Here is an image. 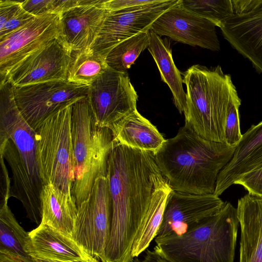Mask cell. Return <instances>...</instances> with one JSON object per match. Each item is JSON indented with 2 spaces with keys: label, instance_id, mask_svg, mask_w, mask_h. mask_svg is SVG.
<instances>
[{
  "label": "cell",
  "instance_id": "1",
  "mask_svg": "<svg viewBox=\"0 0 262 262\" xmlns=\"http://www.w3.org/2000/svg\"><path fill=\"white\" fill-rule=\"evenodd\" d=\"M162 176L153 152L115 143L106 175L112 208L107 262L133 261V245Z\"/></svg>",
  "mask_w": 262,
  "mask_h": 262
},
{
  "label": "cell",
  "instance_id": "2",
  "mask_svg": "<svg viewBox=\"0 0 262 262\" xmlns=\"http://www.w3.org/2000/svg\"><path fill=\"white\" fill-rule=\"evenodd\" d=\"M236 147L207 140L185 122L154 154L172 190L193 194H213L217 176Z\"/></svg>",
  "mask_w": 262,
  "mask_h": 262
},
{
  "label": "cell",
  "instance_id": "3",
  "mask_svg": "<svg viewBox=\"0 0 262 262\" xmlns=\"http://www.w3.org/2000/svg\"><path fill=\"white\" fill-rule=\"evenodd\" d=\"M239 226L236 208L226 202L184 234L156 237L154 248L171 262H234Z\"/></svg>",
  "mask_w": 262,
  "mask_h": 262
},
{
  "label": "cell",
  "instance_id": "4",
  "mask_svg": "<svg viewBox=\"0 0 262 262\" xmlns=\"http://www.w3.org/2000/svg\"><path fill=\"white\" fill-rule=\"evenodd\" d=\"M183 81L187 89L185 122L202 138L224 143L229 105L237 91L231 75L220 66L208 69L195 64L183 73Z\"/></svg>",
  "mask_w": 262,
  "mask_h": 262
},
{
  "label": "cell",
  "instance_id": "5",
  "mask_svg": "<svg viewBox=\"0 0 262 262\" xmlns=\"http://www.w3.org/2000/svg\"><path fill=\"white\" fill-rule=\"evenodd\" d=\"M71 135L74 171L71 194L78 207L89 197L96 180L106 177L115 142L110 128L97 126L88 97L72 104Z\"/></svg>",
  "mask_w": 262,
  "mask_h": 262
},
{
  "label": "cell",
  "instance_id": "6",
  "mask_svg": "<svg viewBox=\"0 0 262 262\" xmlns=\"http://www.w3.org/2000/svg\"><path fill=\"white\" fill-rule=\"evenodd\" d=\"M74 103L53 113L35 130L37 160L43 185L52 184L69 194L74 181L71 135Z\"/></svg>",
  "mask_w": 262,
  "mask_h": 262
},
{
  "label": "cell",
  "instance_id": "7",
  "mask_svg": "<svg viewBox=\"0 0 262 262\" xmlns=\"http://www.w3.org/2000/svg\"><path fill=\"white\" fill-rule=\"evenodd\" d=\"M77 209L72 237L92 257L107 262L112 208L106 177L96 180L89 197Z\"/></svg>",
  "mask_w": 262,
  "mask_h": 262
},
{
  "label": "cell",
  "instance_id": "8",
  "mask_svg": "<svg viewBox=\"0 0 262 262\" xmlns=\"http://www.w3.org/2000/svg\"><path fill=\"white\" fill-rule=\"evenodd\" d=\"M16 104L35 130L60 108L87 97L89 86L68 80H55L13 87Z\"/></svg>",
  "mask_w": 262,
  "mask_h": 262
},
{
  "label": "cell",
  "instance_id": "9",
  "mask_svg": "<svg viewBox=\"0 0 262 262\" xmlns=\"http://www.w3.org/2000/svg\"><path fill=\"white\" fill-rule=\"evenodd\" d=\"M61 35V15L37 16L0 38L1 83L26 58Z\"/></svg>",
  "mask_w": 262,
  "mask_h": 262
},
{
  "label": "cell",
  "instance_id": "10",
  "mask_svg": "<svg viewBox=\"0 0 262 262\" xmlns=\"http://www.w3.org/2000/svg\"><path fill=\"white\" fill-rule=\"evenodd\" d=\"M97 126L109 128L137 110L138 96L127 73L108 69L89 86Z\"/></svg>",
  "mask_w": 262,
  "mask_h": 262
},
{
  "label": "cell",
  "instance_id": "11",
  "mask_svg": "<svg viewBox=\"0 0 262 262\" xmlns=\"http://www.w3.org/2000/svg\"><path fill=\"white\" fill-rule=\"evenodd\" d=\"M7 140L15 145L24 169L40 196L43 184L37 160L35 130L20 113L14 98L13 86L7 81L0 83V142Z\"/></svg>",
  "mask_w": 262,
  "mask_h": 262
},
{
  "label": "cell",
  "instance_id": "12",
  "mask_svg": "<svg viewBox=\"0 0 262 262\" xmlns=\"http://www.w3.org/2000/svg\"><path fill=\"white\" fill-rule=\"evenodd\" d=\"M233 14L220 28L230 45L262 73V0H232Z\"/></svg>",
  "mask_w": 262,
  "mask_h": 262
},
{
  "label": "cell",
  "instance_id": "13",
  "mask_svg": "<svg viewBox=\"0 0 262 262\" xmlns=\"http://www.w3.org/2000/svg\"><path fill=\"white\" fill-rule=\"evenodd\" d=\"M179 0L158 3L130 9L108 12L92 49L104 58L122 41L149 31L152 24Z\"/></svg>",
  "mask_w": 262,
  "mask_h": 262
},
{
  "label": "cell",
  "instance_id": "14",
  "mask_svg": "<svg viewBox=\"0 0 262 262\" xmlns=\"http://www.w3.org/2000/svg\"><path fill=\"white\" fill-rule=\"evenodd\" d=\"M225 203L214 193L193 194L172 190L156 237L184 234L219 211Z\"/></svg>",
  "mask_w": 262,
  "mask_h": 262
},
{
  "label": "cell",
  "instance_id": "15",
  "mask_svg": "<svg viewBox=\"0 0 262 262\" xmlns=\"http://www.w3.org/2000/svg\"><path fill=\"white\" fill-rule=\"evenodd\" d=\"M216 26L185 8L181 0L161 14L150 30L159 36L213 51L220 50Z\"/></svg>",
  "mask_w": 262,
  "mask_h": 262
},
{
  "label": "cell",
  "instance_id": "16",
  "mask_svg": "<svg viewBox=\"0 0 262 262\" xmlns=\"http://www.w3.org/2000/svg\"><path fill=\"white\" fill-rule=\"evenodd\" d=\"M71 54L60 37L24 60L9 74L6 81L17 87L67 80Z\"/></svg>",
  "mask_w": 262,
  "mask_h": 262
},
{
  "label": "cell",
  "instance_id": "17",
  "mask_svg": "<svg viewBox=\"0 0 262 262\" xmlns=\"http://www.w3.org/2000/svg\"><path fill=\"white\" fill-rule=\"evenodd\" d=\"M104 0H81L61 14V38L72 52L92 48L108 13Z\"/></svg>",
  "mask_w": 262,
  "mask_h": 262
},
{
  "label": "cell",
  "instance_id": "18",
  "mask_svg": "<svg viewBox=\"0 0 262 262\" xmlns=\"http://www.w3.org/2000/svg\"><path fill=\"white\" fill-rule=\"evenodd\" d=\"M30 256L33 258L63 262H100L90 255L73 238L54 228L40 224L29 232Z\"/></svg>",
  "mask_w": 262,
  "mask_h": 262
},
{
  "label": "cell",
  "instance_id": "19",
  "mask_svg": "<svg viewBox=\"0 0 262 262\" xmlns=\"http://www.w3.org/2000/svg\"><path fill=\"white\" fill-rule=\"evenodd\" d=\"M262 166V121L242 135L233 156L220 172L214 194L219 196L244 174Z\"/></svg>",
  "mask_w": 262,
  "mask_h": 262
},
{
  "label": "cell",
  "instance_id": "20",
  "mask_svg": "<svg viewBox=\"0 0 262 262\" xmlns=\"http://www.w3.org/2000/svg\"><path fill=\"white\" fill-rule=\"evenodd\" d=\"M241 228L239 262H262V196L247 193L236 208Z\"/></svg>",
  "mask_w": 262,
  "mask_h": 262
},
{
  "label": "cell",
  "instance_id": "21",
  "mask_svg": "<svg viewBox=\"0 0 262 262\" xmlns=\"http://www.w3.org/2000/svg\"><path fill=\"white\" fill-rule=\"evenodd\" d=\"M115 143L156 154L165 139L157 127L137 110L109 128Z\"/></svg>",
  "mask_w": 262,
  "mask_h": 262
},
{
  "label": "cell",
  "instance_id": "22",
  "mask_svg": "<svg viewBox=\"0 0 262 262\" xmlns=\"http://www.w3.org/2000/svg\"><path fill=\"white\" fill-rule=\"evenodd\" d=\"M40 200L41 223L72 237L78 210L74 198L53 184H47L42 186Z\"/></svg>",
  "mask_w": 262,
  "mask_h": 262
},
{
  "label": "cell",
  "instance_id": "23",
  "mask_svg": "<svg viewBox=\"0 0 262 262\" xmlns=\"http://www.w3.org/2000/svg\"><path fill=\"white\" fill-rule=\"evenodd\" d=\"M148 50L160 71L161 80L172 92L174 104L181 114L187 108V97L183 88V79L173 61L169 43L150 30Z\"/></svg>",
  "mask_w": 262,
  "mask_h": 262
},
{
  "label": "cell",
  "instance_id": "24",
  "mask_svg": "<svg viewBox=\"0 0 262 262\" xmlns=\"http://www.w3.org/2000/svg\"><path fill=\"white\" fill-rule=\"evenodd\" d=\"M172 189L162 176L157 181L140 232L133 245V260L145 252L156 238L162 223L168 197Z\"/></svg>",
  "mask_w": 262,
  "mask_h": 262
},
{
  "label": "cell",
  "instance_id": "25",
  "mask_svg": "<svg viewBox=\"0 0 262 262\" xmlns=\"http://www.w3.org/2000/svg\"><path fill=\"white\" fill-rule=\"evenodd\" d=\"M0 253L23 262H35L30 256L29 232L19 224L8 203L0 204Z\"/></svg>",
  "mask_w": 262,
  "mask_h": 262
},
{
  "label": "cell",
  "instance_id": "26",
  "mask_svg": "<svg viewBox=\"0 0 262 262\" xmlns=\"http://www.w3.org/2000/svg\"><path fill=\"white\" fill-rule=\"evenodd\" d=\"M108 69L105 58L92 48L73 51L67 80L89 86Z\"/></svg>",
  "mask_w": 262,
  "mask_h": 262
},
{
  "label": "cell",
  "instance_id": "27",
  "mask_svg": "<svg viewBox=\"0 0 262 262\" xmlns=\"http://www.w3.org/2000/svg\"><path fill=\"white\" fill-rule=\"evenodd\" d=\"M149 31L127 38L113 48L105 58L109 68L118 72L127 73L141 52L148 48Z\"/></svg>",
  "mask_w": 262,
  "mask_h": 262
},
{
  "label": "cell",
  "instance_id": "28",
  "mask_svg": "<svg viewBox=\"0 0 262 262\" xmlns=\"http://www.w3.org/2000/svg\"><path fill=\"white\" fill-rule=\"evenodd\" d=\"M181 3L188 10L219 28L233 12L232 0H181Z\"/></svg>",
  "mask_w": 262,
  "mask_h": 262
},
{
  "label": "cell",
  "instance_id": "29",
  "mask_svg": "<svg viewBox=\"0 0 262 262\" xmlns=\"http://www.w3.org/2000/svg\"><path fill=\"white\" fill-rule=\"evenodd\" d=\"M241 104V100L236 91L229 103L225 124L224 143L229 146L236 147L242 137L239 115Z\"/></svg>",
  "mask_w": 262,
  "mask_h": 262
},
{
  "label": "cell",
  "instance_id": "30",
  "mask_svg": "<svg viewBox=\"0 0 262 262\" xmlns=\"http://www.w3.org/2000/svg\"><path fill=\"white\" fill-rule=\"evenodd\" d=\"M234 184L242 185L250 194L262 196V166L244 174Z\"/></svg>",
  "mask_w": 262,
  "mask_h": 262
},
{
  "label": "cell",
  "instance_id": "31",
  "mask_svg": "<svg viewBox=\"0 0 262 262\" xmlns=\"http://www.w3.org/2000/svg\"><path fill=\"white\" fill-rule=\"evenodd\" d=\"M36 17L21 7L2 28H0V38L23 27Z\"/></svg>",
  "mask_w": 262,
  "mask_h": 262
},
{
  "label": "cell",
  "instance_id": "32",
  "mask_svg": "<svg viewBox=\"0 0 262 262\" xmlns=\"http://www.w3.org/2000/svg\"><path fill=\"white\" fill-rule=\"evenodd\" d=\"M160 0H106L103 6L108 12L130 9L158 3Z\"/></svg>",
  "mask_w": 262,
  "mask_h": 262
},
{
  "label": "cell",
  "instance_id": "33",
  "mask_svg": "<svg viewBox=\"0 0 262 262\" xmlns=\"http://www.w3.org/2000/svg\"><path fill=\"white\" fill-rule=\"evenodd\" d=\"M21 6L25 11L36 17L53 14V0H27L22 2Z\"/></svg>",
  "mask_w": 262,
  "mask_h": 262
},
{
  "label": "cell",
  "instance_id": "34",
  "mask_svg": "<svg viewBox=\"0 0 262 262\" xmlns=\"http://www.w3.org/2000/svg\"><path fill=\"white\" fill-rule=\"evenodd\" d=\"M22 2L0 0V28L21 7Z\"/></svg>",
  "mask_w": 262,
  "mask_h": 262
},
{
  "label": "cell",
  "instance_id": "35",
  "mask_svg": "<svg viewBox=\"0 0 262 262\" xmlns=\"http://www.w3.org/2000/svg\"><path fill=\"white\" fill-rule=\"evenodd\" d=\"M1 157V185H0V199L1 204L8 203L11 197V181L9 177L7 168L4 162V159L2 155Z\"/></svg>",
  "mask_w": 262,
  "mask_h": 262
},
{
  "label": "cell",
  "instance_id": "36",
  "mask_svg": "<svg viewBox=\"0 0 262 262\" xmlns=\"http://www.w3.org/2000/svg\"><path fill=\"white\" fill-rule=\"evenodd\" d=\"M142 258H135L132 262H171L163 256L158 251L147 249Z\"/></svg>",
  "mask_w": 262,
  "mask_h": 262
},
{
  "label": "cell",
  "instance_id": "37",
  "mask_svg": "<svg viewBox=\"0 0 262 262\" xmlns=\"http://www.w3.org/2000/svg\"><path fill=\"white\" fill-rule=\"evenodd\" d=\"M0 262H23V261L14 257L0 253Z\"/></svg>",
  "mask_w": 262,
  "mask_h": 262
},
{
  "label": "cell",
  "instance_id": "38",
  "mask_svg": "<svg viewBox=\"0 0 262 262\" xmlns=\"http://www.w3.org/2000/svg\"><path fill=\"white\" fill-rule=\"evenodd\" d=\"M33 259L35 261V262H63V261H59L53 260L50 259H40V258H33Z\"/></svg>",
  "mask_w": 262,
  "mask_h": 262
}]
</instances>
